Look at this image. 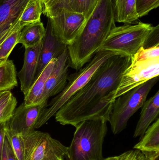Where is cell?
<instances>
[{"label": "cell", "mask_w": 159, "mask_h": 160, "mask_svg": "<svg viewBox=\"0 0 159 160\" xmlns=\"http://www.w3.org/2000/svg\"><path fill=\"white\" fill-rule=\"evenodd\" d=\"M158 155L159 152H146L135 149L117 156L116 160H153Z\"/></svg>", "instance_id": "25"}, {"label": "cell", "mask_w": 159, "mask_h": 160, "mask_svg": "<svg viewBox=\"0 0 159 160\" xmlns=\"http://www.w3.org/2000/svg\"><path fill=\"white\" fill-rule=\"evenodd\" d=\"M43 104L26 106L22 102L16 108L10 120L7 122L9 129L21 135H26L35 130V126L43 109Z\"/></svg>", "instance_id": "10"}, {"label": "cell", "mask_w": 159, "mask_h": 160, "mask_svg": "<svg viewBox=\"0 0 159 160\" xmlns=\"http://www.w3.org/2000/svg\"><path fill=\"white\" fill-rule=\"evenodd\" d=\"M134 149L146 152H159V118L149 126Z\"/></svg>", "instance_id": "18"}, {"label": "cell", "mask_w": 159, "mask_h": 160, "mask_svg": "<svg viewBox=\"0 0 159 160\" xmlns=\"http://www.w3.org/2000/svg\"><path fill=\"white\" fill-rule=\"evenodd\" d=\"M158 79L157 77L149 80L115 99L109 120L114 134H118L126 128L129 119L142 108Z\"/></svg>", "instance_id": "6"}, {"label": "cell", "mask_w": 159, "mask_h": 160, "mask_svg": "<svg viewBox=\"0 0 159 160\" xmlns=\"http://www.w3.org/2000/svg\"><path fill=\"white\" fill-rule=\"evenodd\" d=\"M115 54L118 53L100 50L84 67L69 76L67 84L62 91L52 99L49 104L41 112L35 129L46 124L61 107L86 84L94 72L107 59Z\"/></svg>", "instance_id": "4"}, {"label": "cell", "mask_w": 159, "mask_h": 160, "mask_svg": "<svg viewBox=\"0 0 159 160\" xmlns=\"http://www.w3.org/2000/svg\"><path fill=\"white\" fill-rule=\"evenodd\" d=\"M22 136L24 160H59L67 155L68 147L48 133L35 130Z\"/></svg>", "instance_id": "7"}, {"label": "cell", "mask_w": 159, "mask_h": 160, "mask_svg": "<svg viewBox=\"0 0 159 160\" xmlns=\"http://www.w3.org/2000/svg\"><path fill=\"white\" fill-rule=\"evenodd\" d=\"M1 160H17L13 148L6 136L2 150Z\"/></svg>", "instance_id": "30"}, {"label": "cell", "mask_w": 159, "mask_h": 160, "mask_svg": "<svg viewBox=\"0 0 159 160\" xmlns=\"http://www.w3.org/2000/svg\"><path fill=\"white\" fill-rule=\"evenodd\" d=\"M114 0H100L75 41L67 46L69 67L79 70L101 49L116 27Z\"/></svg>", "instance_id": "2"}, {"label": "cell", "mask_w": 159, "mask_h": 160, "mask_svg": "<svg viewBox=\"0 0 159 160\" xmlns=\"http://www.w3.org/2000/svg\"><path fill=\"white\" fill-rule=\"evenodd\" d=\"M131 60V57L123 54L109 57L56 112V121L75 127L87 119L103 118L109 122L117 89Z\"/></svg>", "instance_id": "1"}, {"label": "cell", "mask_w": 159, "mask_h": 160, "mask_svg": "<svg viewBox=\"0 0 159 160\" xmlns=\"http://www.w3.org/2000/svg\"><path fill=\"white\" fill-rule=\"evenodd\" d=\"M59 160H63V158H61V159H60Z\"/></svg>", "instance_id": "38"}, {"label": "cell", "mask_w": 159, "mask_h": 160, "mask_svg": "<svg viewBox=\"0 0 159 160\" xmlns=\"http://www.w3.org/2000/svg\"><path fill=\"white\" fill-rule=\"evenodd\" d=\"M69 67L67 48L56 60L54 68L46 82L40 104L47 106L49 98L62 91L68 81Z\"/></svg>", "instance_id": "11"}, {"label": "cell", "mask_w": 159, "mask_h": 160, "mask_svg": "<svg viewBox=\"0 0 159 160\" xmlns=\"http://www.w3.org/2000/svg\"><path fill=\"white\" fill-rule=\"evenodd\" d=\"M17 103L13 94L0 105V124L8 122L13 116Z\"/></svg>", "instance_id": "24"}, {"label": "cell", "mask_w": 159, "mask_h": 160, "mask_svg": "<svg viewBox=\"0 0 159 160\" xmlns=\"http://www.w3.org/2000/svg\"><path fill=\"white\" fill-rule=\"evenodd\" d=\"M140 118L134 133V137H143L150 124L159 118V90L142 106Z\"/></svg>", "instance_id": "15"}, {"label": "cell", "mask_w": 159, "mask_h": 160, "mask_svg": "<svg viewBox=\"0 0 159 160\" xmlns=\"http://www.w3.org/2000/svg\"><path fill=\"white\" fill-rule=\"evenodd\" d=\"M5 136L9 141L17 160H24V142L23 137L8 128L6 123Z\"/></svg>", "instance_id": "23"}, {"label": "cell", "mask_w": 159, "mask_h": 160, "mask_svg": "<svg viewBox=\"0 0 159 160\" xmlns=\"http://www.w3.org/2000/svg\"><path fill=\"white\" fill-rule=\"evenodd\" d=\"M43 8L44 6L40 0H30L21 17L20 21L28 24L41 21Z\"/></svg>", "instance_id": "22"}, {"label": "cell", "mask_w": 159, "mask_h": 160, "mask_svg": "<svg viewBox=\"0 0 159 160\" xmlns=\"http://www.w3.org/2000/svg\"><path fill=\"white\" fill-rule=\"evenodd\" d=\"M103 118L87 119L76 126L67 160H104L102 146L107 131V122Z\"/></svg>", "instance_id": "3"}, {"label": "cell", "mask_w": 159, "mask_h": 160, "mask_svg": "<svg viewBox=\"0 0 159 160\" xmlns=\"http://www.w3.org/2000/svg\"><path fill=\"white\" fill-rule=\"evenodd\" d=\"M12 94L10 91L0 92V105L6 101Z\"/></svg>", "instance_id": "32"}, {"label": "cell", "mask_w": 159, "mask_h": 160, "mask_svg": "<svg viewBox=\"0 0 159 160\" xmlns=\"http://www.w3.org/2000/svg\"><path fill=\"white\" fill-rule=\"evenodd\" d=\"M135 3L136 0H118L115 4L116 22L130 24L138 20Z\"/></svg>", "instance_id": "19"}, {"label": "cell", "mask_w": 159, "mask_h": 160, "mask_svg": "<svg viewBox=\"0 0 159 160\" xmlns=\"http://www.w3.org/2000/svg\"><path fill=\"white\" fill-rule=\"evenodd\" d=\"M100 0H90L91 1V12L93 11L94 8H95L97 4Z\"/></svg>", "instance_id": "33"}, {"label": "cell", "mask_w": 159, "mask_h": 160, "mask_svg": "<svg viewBox=\"0 0 159 160\" xmlns=\"http://www.w3.org/2000/svg\"><path fill=\"white\" fill-rule=\"evenodd\" d=\"M153 160H159V155H157Z\"/></svg>", "instance_id": "36"}, {"label": "cell", "mask_w": 159, "mask_h": 160, "mask_svg": "<svg viewBox=\"0 0 159 160\" xmlns=\"http://www.w3.org/2000/svg\"><path fill=\"white\" fill-rule=\"evenodd\" d=\"M153 29L149 23L139 22L116 26L110 32L101 49L132 57L141 48H146Z\"/></svg>", "instance_id": "5"}, {"label": "cell", "mask_w": 159, "mask_h": 160, "mask_svg": "<svg viewBox=\"0 0 159 160\" xmlns=\"http://www.w3.org/2000/svg\"><path fill=\"white\" fill-rule=\"evenodd\" d=\"M45 33L46 28L41 21L29 23L21 30L18 44L25 48L35 47L42 43Z\"/></svg>", "instance_id": "17"}, {"label": "cell", "mask_w": 159, "mask_h": 160, "mask_svg": "<svg viewBox=\"0 0 159 160\" xmlns=\"http://www.w3.org/2000/svg\"><path fill=\"white\" fill-rule=\"evenodd\" d=\"M159 6V0H136L135 8L138 17L142 18L148 15Z\"/></svg>", "instance_id": "27"}, {"label": "cell", "mask_w": 159, "mask_h": 160, "mask_svg": "<svg viewBox=\"0 0 159 160\" xmlns=\"http://www.w3.org/2000/svg\"><path fill=\"white\" fill-rule=\"evenodd\" d=\"M67 46L61 42L54 34L48 20L46 28L45 35L42 42L35 79L52 59H58L61 55Z\"/></svg>", "instance_id": "14"}, {"label": "cell", "mask_w": 159, "mask_h": 160, "mask_svg": "<svg viewBox=\"0 0 159 160\" xmlns=\"http://www.w3.org/2000/svg\"><path fill=\"white\" fill-rule=\"evenodd\" d=\"M48 1H49V0H40V2H41L43 6H44V4L45 3Z\"/></svg>", "instance_id": "35"}, {"label": "cell", "mask_w": 159, "mask_h": 160, "mask_svg": "<svg viewBox=\"0 0 159 160\" xmlns=\"http://www.w3.org/2000/svg\"><path fill=\"white\" fill-rule=\"evenodd\" d=\"M6 123H3L0 124V160H1V158H2V150L5 138V128Z\"/></svg>", "instance_id": "31"}, {"label": "cell", "mask_w": 159, "mask_h": 160, "mask_svg": "<svg viewBox=\"0 0 159 160\" xmlns=\"http://www.w3.org/2000/svg\"><path fill=\"white\" fill-rule=\"evenodd\" d=\"M159 57L144 60L131 59V63L121 76L115 98L122 94L159 77Z\"/></svg>", "instance_id": "8"}, {"label": "cell", "mask_w": 159, "mask_h": 160, "mask_svg": "<svg viewBox=\"0 0 159 160\" xmlns=\"http://www.w3.org/2000/svg\"><path fill=\"white\" fill-rule=\"evenodd\" d=\"M57 59H52L48 64L24 96L23 102L26 106L40 104L46 82L54 68Z\"/></svg>", "instance_id": "16"}, {"label": "cell", "mask_w": 159, "mask_h": 160, "mask_svg": "<svg viewBox=\"0 0 159 160\" xmlns=\"http://www.w3.org/2000/svg\"><path fill=\"white\" fill-rule=\"evenodd\" d=\"M30 0H0V44L12 32Z\"/></svg>", "instance_id": "12"}, {"label": "cell", "mask_w": 159, "mask_h": 160, "mask_svg": "<svg viewBox=\"0 0 159 160\" xmlns=\"http://www.w3.org/2000/svg\"><path fill=\"white\" fill-rule=\"evenodd\" d=\"M48 20L57 38L68 46L79 35L87 19L83 14L63 8L54 12Z\"/></svg>", "instance_id": "9"}, {"label": "cell", "mask_w": 159, "mask_h": 160, "mask_svg": "<svg viewBox=\"0 0 159 160\" xmlns=\"http://www.w3.org/2000/svg\"><path fill=\"white\" fill-rule=\"evenodd\" d=\"M19 21L13 31L0 44V62L6 61L16 45L18 44L21 32L25 25Z\"/></svg>", "instance_id": "21"}, {"label": "cell", "mask_w": 159, "mask_h": 160, "mask_svg": "<svg viewBox=\"0 0 159 160\" xmlns=\"http://www.w3.org/2000/svg\"><path fill=\"white\" fill-rule=\"evenodd\" d=\"M159 57V44L148 48H142L131 57L134 60H144Z\"/></svg>", "instance_id": "28"}, {"label": "cell", "mask_w": 159, "mask_h": 160, "mask_svg": "<svg viewBox=\"0 0 159 160\" xmlns=\"http://www.w3.org/2000/svg\"><path fill=\"white\" fill-rule=\"evenodd\" d=\"M117 157H110L107 158L105 159L104 160H116Z\"/></svg>", "instance_id": "34"}, {"label": "cell", "mask_w": 159, "mask_h": 160, "mask_svg": "<svg viewBox=\"0 0 159 160\" xmlns=\"http://www.w3.org/2000/svg\"><path fill=\"white\" fill-rule=\"evenodd\" d=\"M71 0H49L44 4L43 14L48 18L57 10L66 8Z\"/></svg>", "instance_id": "29"}, {"label": "cell", "mask_w": 159, "mask_h": 160, "mask_svg": "<svg viewBox=\"0 0 159 160\" xmlns=\"http://www.w3.org/2000/svg\"><path fill=\"white\" fill-rule=\"evenodd\" d=\"M17 85L16 70L13 61L7 59L0 62V92L10 91Z\"/></svg>", "instance_id": "20"}, {"label": "cell", "mask_w": 159, "mask_h": 160, "mask_svg": "<svg viewBox=\"0 0 159 160\" xmlns=\"http://www.w3.org/2000/svg\"></svg>", "instance_id": "39"}, {"label": "cell", "mask_w": 159, "mask_h": 160, "mask_svg": "<svg viewBox=\"0 0 159 160\" xmlns=\"http://www.w3.org/2000/svg\"><path fill=\"white\" fill-rule=\"evenodd\" d=\"M64 9L83 14L87 19L91 13L90 0H71Z\"/></svg>", "instance_id": "26"}, {"label": "cell", "mask_w": 159, "mask_h": 160, "mask_svg": "<svg viewBox=\"0 0 159 160\" xmlns=\"http://www.w3.org/2000/svg\"><path fill=\"white\" fill-rule=\"evenodd\" d=\"M42 45V42L35 47L25 48L23 66L17 74L24 96L35 81Z\"/></svg>", "instance_id": "13"}, {"label": "cell", "mask_w": 159, "mask_h": 160, "mask_svg": "<svg viewBox=\"0 0 159 160\" xmlns=\"http://www.w3.org/2000/svg\"><path fill=\"white\" fill-rule=\"evenodd\" d=\"M118 1V0H114V3H115H115Z\"/></svg>", "instance_id": "37"}]
</instances>
